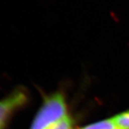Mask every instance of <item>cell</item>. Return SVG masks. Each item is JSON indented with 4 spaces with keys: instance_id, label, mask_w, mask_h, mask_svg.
<instances>
[{
    "instance_id": "6da1fadb",
    "label": "cell",
    "mask_w": 129,
    "mask_h": 129,
    "mask_svg": "<svg viewBox=\"0 0 129 129\" xmlns=\"http://www.w3.org/2000/svg\"><path fill=\"white\" fill-rule=\"evenodd\" d=\"M64 97L60 93L49 96L33 121L31 129H50L67 117Z\"/></svg>"
},
{
    "instance_id": "7a4b0ae2",
    "label": "cell",
    "mask_w": 129,
    "mask_h": 129,
    "mask_svg": "<svg viewBox=\"0 0 129 129\" xmlns=\"http://www.w3.org/2000/svg\"><path fill=\"white\" fill-rule=\"evenodd\" d=\"M27 101L26 92L22 89L14 90L9 96L0 101V129H3L14 111L23 106Z\"/></svg>"
},
{
    "instance_id": "3957f363",
    "label": "cell",
    "mask_w": 129,
    "mask_h": 129,
    "mask_svg": "<svg viewBox=\"0 0 129 129\" xmlns=\"http://www.w3.org/2000/svg\"><path fill=\"white\" fill-rule=\"evenodd\" d=\"M82 129H121L115 118H110L107 120H102L95 123L89 125Z\"/></svg>"
},
{
    "instance_id": "277c9868",
    "label": "cell",
    "mask_w": 129,
    "mask_h": 129,
    "mask_svg": "<svg viewBox=\"0 0 129 129\" xmlns=\"http://www.w3.org/2000/svg\"><path fill=\"white\" fill-rule=\"evenodd\" d=\"M114 118L120 128L129 129V111L122 113Z\"/></svg>"
}]
</instances>
